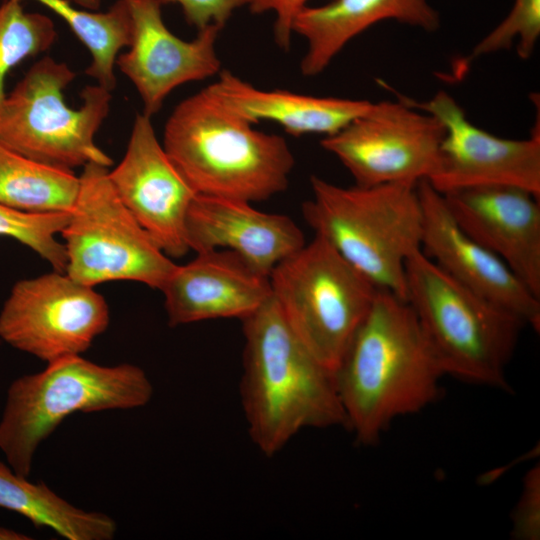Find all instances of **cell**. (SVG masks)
<instances>
[{"label": "cell", "instance_id": "1", "mask_svg": "<svg viewBox=\"0 0 540 540\" xmlns=\"http://www.w3.org/2000/svg\"><path fill=\"white\" fill-rule=\"evenodd\" d=\"M333 375L346 427L369 445L430 405L445 373L408 302L379 289Z\"/></svg>", "mask_w": 540, "mask_h": 540}, {"label": "cell", "instance_id": "2", "mask_svg": "<svg viewBox=\"0 0 540 540\" xmlns=\"http://www.w3.org/2000/svg\"><path fill=\"white\" fill-rule=\"evenodd\" d=\"M242 322L241 402L260 452L273 456L306 428L346 427L333 371L294 334L273 298Z\"/></svg>", "mask_w": 540, "mask_h": 540}, {"label": "cell", "instance_id": "3", "mask_svg": "<svg viewBox=\"0 0 540 540\" xmlns=\"http://www.w3.org/2000/svg\"><path fill=\"white\" fill-rule=\"evenodd\" d=\"M162 144L198 194L251 203L285 191L295 165L282 136L255 129L207 88L174 108Z\"/></svg>", "mask_w": 540, "mask_h": 540}, {"label": "cell", "instance_id": "4", "mask_svg": "<svg viewBox=\"0 0 540 540\" xmlns=\"http://www.w3.org/2000/svg\"><path fill=\"white\" fill-rule=\"evenodd\" d=\"M302 213L328 242L380 290L406 298V263L421 250L423 213L417 185L342 187L312 176Z\"/></svg>", "mask_w": 540, "mask_h": 540}, {"label": "cell", "instance_id": "5", "mask_svg": "<svg viewBox=\"0 0 540 540\" xmlns=\"http://www.w3.org/2000/svg\"><path fill=\"white\" fill-rule=\"evenodd\" d=\"M152 395L148 376L134 364L104 366L82 355L55 360L9 385L0 450L17 474L29 477L38 447L65 418L75 412L140 408Z\"/></svg>", "mask_w": 540, "mask_h": 540}, {"label": "cell", "instance_id": "6", "mask_svg": "<svg viewBox=\"0 0 540 540\" xmlns=\"http://www.w3.org/2000/svg\"><path fill=\"white\" fill-rule=\"evenodd\" d=\"M406 298L445 375L505 389L524 324L464 287L421 250L406 263Z\"/></svg>", "mask_w": 540, "mask_h": 540}, {"label": "cell", "instance_id": "7", "mask_svg": "<svg viewBox=\"0 0 540 540\" xmlns=\"http://www.w3.org/2000/svg\"><path fill=\"white\" fill-rule=\"evenodd\" d=\"M65 63L45 56L34 63L0 102V143L36 161L71 169L113 163L95 142L107 118L111 91L88 85L82 104L68 106L65 88L75 79Z\"/></svg>", "mask_w": 540, "mask_h": 540}, {"label": "cell", "instance_id": "8", "mask_svg": "<svg viewBox=\"0 0 540 540\" xmlns=\"http://www.w3.org/2000/svg\"><path fill=\"white\" fill-rule=\"evenodd\" d=\"M269 281L291 330L334 371L379 289L317 235L281 261Z\"/></svg>", "mask_w": 540, "mask_h": 540}, {"label": "cell", "instance_id": "9", "mask_svg": "<svg viewBox=\"0 0 540 540\" xmlns=\"http://www.w3.org/2000/svg\"><path fill=\"white\" fill-rule=\"evenodd\" d=\"M108 167L90 163L61 232L65 273L88 285L128 280L161 290L175 264L115 192Z\"/></svg>", "mask_w": 540, "mask_h": 540}, {"label": "cell", "instance_id": "10", "mask_svg": "<svg viewBox=\"0 0 540 540\" xmlns=\"http://www.w3.org/2000/svg\"><path fill=\"white\" fill-rule=\"evenodd\" d=\"M444 134L433 115L400 100L381 101L324 137L321 146L344 165L355 185H417L435 173Z\"/></svg>", "mask_w": 540, "mask_h": 540}, {"label": "cell", "instance_id": "11", "mask_svg": "<svg viewBox=\"0 0 540 540\" xmlns=\"http://www.w3.org/2000/svg\"><path fill=\"white\" fill-rule=\"evenodd\" d=\"M94 287L53 271L14 284L0 311V338L46 363L82 355L109 325Z\"/></svg>", "mask_w": 540, "mask_h": 540}, {"label": "cell", "instance_id": "12", "mask_svg": "<svg viewBox=\"0 0 540 540\" xmlns=\"http://www.w3.org/2000/svg\"><path fill=\"white\" fill-rule=\"evenodd\" d=\"M396 98L436 117L444 126L439 163L427 181L437 192L505 185L523 188L540 197V128L525 139L495 136L473 124L464 109L446 91L420 101L393 90Z\"/></svg>", "mask_w": 540, "mask_h": 540}, {"label": "cell", "instance_id": "13", "mask_svg": "<svg viewBox=\"0 0 540 540\" xmlns=\"http://www.w3.org/2000/svg\"><path fill=\"white\" fill-rule=\"evenodd\" d=\"M108 176L123 204L169 257L190 251L186 219L198 193L158 140L150 116L136 115L125 154Z\"/></svg>", "mask_w": 540, "mask_h": 540}, {"label": "cell", "instance_id": "14", "mask_svg": "<svg viewBox=\"0 0 540 540\" xmlns=\"http://www.w3.org/2000/svg\"><path fill=\"white\" fill-rule=\"evenodd\" d=\"M124 1L131 16V39L116 66L136 88L143 113L152 117L175 88L220 73L216 42L222 27L209 25L185 41L165 25L156 0Z\"/></svg>", "mask_w": 540, "mask_h": 540}, {"label": "cell", "instance_id": "15", "mask_svg": "<svg viewBox=\"0 0 540 540\" xmlns=\"http://www.w3.org/2000/svg\"><path fill=\"white\" fill-rule=\"evenodd\" d=\"M417 190L423 213L421 251L458 283L538 332L540 298L457 224L442 194L426 180Z\"/></svg>", "mask_w": 540, "mask_h": 540}, {"label": "cell", "instance_id": "16", "mask_svg": "<svg viewBox=\"0 0 540 540\" xmlns=\"http://www.w3.org/2000/svg\"><path fill=\"white\" fill-rule=\"evenodd\" d=\"M442 196L457 224L540 298V197L505 185L460 189Z\"/></svg>", "mask_w": 540, "mask_h": 540}, {"label": "cell", "instance_id": "17", "mask_svg": "<svg viewBox=\"0 0 540 540\" xmlns=\"http://www.w3.org/2000/svg\"><path fill=\"white\" fill-rule=\"evenodd\" d=\"M170 326L200 321L245 319L271 297L269 277L230 250L197 253L176 265L161 289Z\"/></svg>", "mask_w": 540, "mask_h": 540}, {"label": "cell", "instance_id": "18", "mask_svg": "<svg viewBox=\"0 0 540 540\" xmlns=\"http://www.w3.org/2000/svg\"><path fill=\"white\" fill-rule=\"evenodd\" d=\"M186 241L196 254L233 251L268 277L306 244L304 233L287 215L260 211L243 200L201 194L187 214Z\"/></svg>", "mask_w": 540, "mask_h": 540}, {"label": "cell", "instance_id": "19", "mask_svg": "<svg viewBox=\"0 0 540 540\" xmlns=\"http://www.w3.org/2000/svg\"><path fill=\"white\" fill-rule=\"evenodd\" d=\"M419 27L439 28L440 19L427 0H331L302 8L292 24V32L307 42L300 64L303 76L322 73L346 44L372 25L384 21Z\"/></svg>", "mask_w": 540, "mask_h": 540}, {"label": "cell", "instance_id": "20", "mask_svg": "<svg viewBox=\"0 0 540 540\" xmlns=\"http://www.w3.org/2000/svg\"><path fill=\"white\" fill-rule=\"evenodd\" d=\"M207 90L223 105L253 125L271 121L292 136L333 135L366 112L372 102L364 99L317 97L288 90H264L228 70Z\"/></svg>", "mask_w": 540, "mask_h": 540}, {"label": "cell", "instance_id": "21", "mask_svg": "<svg viewBox=\"0 0 540 540\" xmlns=\"http://www.w3.org/2000/svg\"><path fill=\"white\" fill-rule=\"evenodd\" d=\"M0 508L16 512L37 528L46 527L68 540H111L117 524L108 515L80 509L50 489L17 474L0 460Z\"/></svg>", "mask_w": 540, "mask_h": 540}, {"label": "cell", "instance_id": "22", "mask_svg": "<svg viewBox=\"0 0 540 540\" xmlns=\"http://www.w3.org/2000/svg\"><path fill=\"white\" fill-rule=\"evenodd\" d=\"M79 189L73 170L26 157L0 143V203L29 213L70 212Z\"/></svg>", "mask_w": 540, "mask_h": 540}, {"label": "cell", "instance_id": "23", "mask_svg": "<svg viewBox=\"0 0 540 540\" xmlns=\"http://www.w3.org/2000/svg\"><path fill=\"white\" fill-rule=\"evenodd\" d=\"M65 21L91 56L85 73L103 88L116 86L114 69L119 52L131 39V16L124 0H116L106 11H91L69 0H35Z\"/></svg>", "mask_w": 540, "mask_h": 540}, {"label": "cell", "instance_id": "24", "mask_svg": "<svg viewBox=\"0 0 540 540\" xmlns=\"http://www.w3.org/2000/svg\"><path fill=\"white\" fill-rule=\"evenodd\" d=\"M23 0H4L0 3V102L5 97L8 72L29 57L47 51L57 39L50 17L27 12Z\"/></svg>", "mask_w": 540, "mask_h": 540}, {"label": "cell", "instance_id": "25", "mask_svg": "<svg viewBox=\"0 0 540 540\" xmlns=\"http://www.w3.org/2000/svg\"><path fill=\"white\" fill-rule=\"evenodd\" d=\"M68 219L69 212L29 213L0 203V236L16 239L47 261L53 270L65 272L66 251L57 236Z\"/></svg>", "mask_w": 540, "mask_h": 540}, {"label": "cell", "instance_id": "26", "mask_svg": "<svg viewBox=\"0 0 540 540\" xmlns=\"http://www.w3.org/2000/svg\"><path fill=\"white\" fill-rule=\"evenodd\" d=\"M540 37V0H515L509 14L482 38L463 59L456 62L454 75L460 76L472 61L509 49L514 41L517 55L527 60L533 54Z\"/></svg>", "mask_w": 540, "mask_h": 540}, {"label": "cell", "instance_id": "27", "mask_svg": "<svg viewBox=\"0 0 540 540\" xmlns=\"http://www.w3.org/2000/svg\"><path fill=\"white\" fill-rule=\"evenodd\" d=\"M512 538L538 540L540 538V468H531L523 482L519 502L512 517Z\"/></svg>", "mask_w": 540, "mask_h": 540}, {"label": "cell", "instance_id": "28", "mask_svg": "<svg viewBox=\"0 0 540 540\" xmlns=\"http://www.w3.org/2000/svg\"><path fill=\"white\" fill-rule=\"evenodd\" d=\"M161 5L177 4L186 21L197 30L215 24L224 27L234 11L247 5L248 0H156Z\"/></svg>", "mask_w": 540, "mask_h": 540}, {"label": "cell", "instance_id": "29", "mask_svg": "<svg viewBox=\"0 0 540 540\" xmlns=\"http://www.w3.org/2000/svg\"><path fill=\"white\" fill-rule=\"evenodd\" d=\"M308 0H248L247 5L254 14H275L274 38L279 47L288 50L291 43L292 24L298 12L307 6Z\"/></svg>", "mask_w": 540, "mask_h": 540}, {"label": "cell", "instance_id": "30", "mask_svg": "<svg viewBox=\"0 0 540 540\" xmlns=\"http://www.w3.org/2000/svg\"><path fill=\"white\" fill-rule=\"evenodd\" d=\"M32 537L16 530L0 526V540H30Z\"/></svg>", "mask_w": 540, "mask_h": 540}, {"label": "cell", "instance_id": "31", "mask_svg": "<svg viewBox=\"0 0 540 540\" xmlns=\"http://www.w3.org/2000/svg\"><path fill=\"white\" fill-rule=\"evenodd\" d=\"M77 6L91 10L97 11L101 5L102 0H72Z\"/></svg>", "mask_w": 540, "mask_h": 540}]
</instances>
